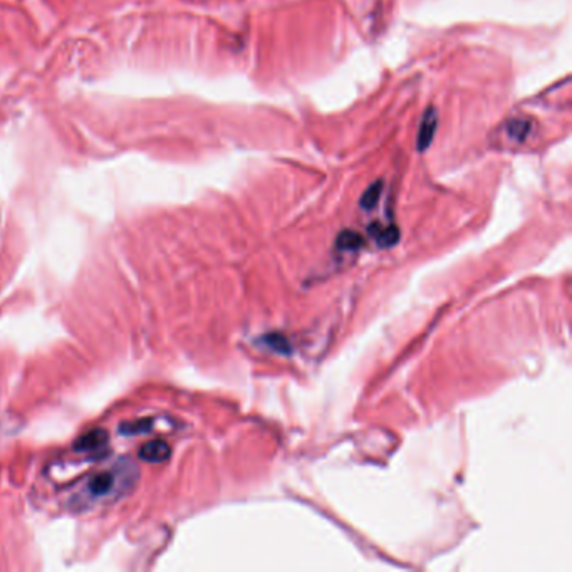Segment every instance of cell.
I'll return each instance as SVG.
<instances>
[{"instance_id":"6da1fadb","label":"cell","mask_w":572,"mask_h":572,"mask_svg":"<svg viewBox=\"0 0 572 572\" xmlns=\"http://www.w3.org/2000/svg\"><path fill=\"white\" fill-rule=\"evenodd\" d=\"M138 480L136 465L130 460L118 462L111 468L101 470L82 480L69 497V507L78 512L94 509L96 505L112 503L124 497Z\"/></svg>"},{"instance_id":"8992f818","label":"cell","mask_w":572,"mask_h":572,"mask_svg":"<svg viewBox=\"0 0 572 572\" xmlns=\"http://www.w3.org/2000/svg\"><path fill=\"white\" fill-rule=\"evenodd\" d=\"M337 247L341 250H359L364 246V240L359 233L355 230H344L337 237Z\"/></svg>"},{"instance_id":"5b68a950","label":"cell","mask_w":572,"mask_h":572,"mask_svg":"<svg viewBox=\"0 0 572 572\" xmlns=\"http://www.w3.org/2000/svg\"><path fill=\"white\" fill-rule=\"evenodd\" d=\"M368 232L371 233V237H374V240L378 242L379 247H393L396 246L398 240H400V230L394 225H390V227H381L378 222L370 225Z\"/></svg>"},{"instance_id":"9c48e42d","label":"cell","mask_w":572,"mask_h":572,"mask_svg":"<svg viewBox=\"0 0 572 572\" xmlns=\"http://www.w3.org/2000/svg\"><path fill=\"white\" fill-rule=\"evenodd\" d=\"M263 341L274 351L282 353V355H289L291 353V344H289V341L282 334H269V336L263 337Z\"/></svg>"},{"instance_id":"ba28073f","label":"cell","mask_w":572,"mask_h":572,"mask_svg":"<svg viewBox=\"0 0 572 572\" xmlns=\"http://www.w3.org/2000/svg\"><path fill=\"white\" fill-rule=\"evenodd\" d=\"M381 188H383V183L376 182V183H372L366 191H364L363 197H361V206H363L364 210H371L372 206L378 203L379 197H381Z\"/></svg>"},{"instance_id":"30bf717a","label":"cell","mask_w":572,"mask_h":572,"mask_svg":"<svg viewBox=\"0 0 572 572\" xmlns=\"http://www.w3.org/2000/svg\"><path fill=\"white\" fill-rule=\"evenodd\" d=\"M152 430V421H138V423H133L131 427H121V431L128 435L141 433V431Z\"/></svg>"},{"instance_id":"7a4b0ae2","label":"cell","mask_w":572,"mask_h":572,"mask_svg":"<svg viewBox=\"0 0 572 572\" xmlns=\"http://www.w3.org/2000/svg\"><path fill=\"white\" fill-rule=\"evenodd\" d=\"M108 433L104 430H91L74 443V451L78 453H99L108 446Z\"/></svg>"},{"instance_id":"3957f363","label":"cell","mask_w":572,"mask_h":572,"mask_svg":"<svg viewBox=\"0 0 572 572\" xmlns=\"http://www.w3.org/2000/svg\"><path fill=\"white\" fill-rule=\"evenodd\" d=\"M436 124H438V112L433 106H430L425 111L423 119H421L420 131H418V150L425 152L428 146L431 145L436 131Z\"/></svg>"},{"instance_id":"277c9868","label":"cell","mask_w":572,"mask_h":572,"mask_svg":"<svg viewBox=\"0 0 572 572\" xmlns=\"http://www.w3.org/2000/svg\"><path fill=\"white\" fill-rule=\"evenodd\" d=\"M170 453L171 450L167 442L155 440V442H150L143 446L141 451H139V458L148 462V464H163L170 457Z\"/></svg>"},{"instance_id":"52a82bcc","label":"cell","mask_w":572,"mask_h":572,"mask_svg":"<svg viewBox=\"0 0 572 572\" xmlns=\"http://www.w3.org/2000/svg\"><path fill=\"white\" fill-rule=\"evenodd\" d=\"M530 131V124L527 121H522V119H514L507 124V134L509 138L515 139V141H524Z\"/></svg>"}]
</instances>
